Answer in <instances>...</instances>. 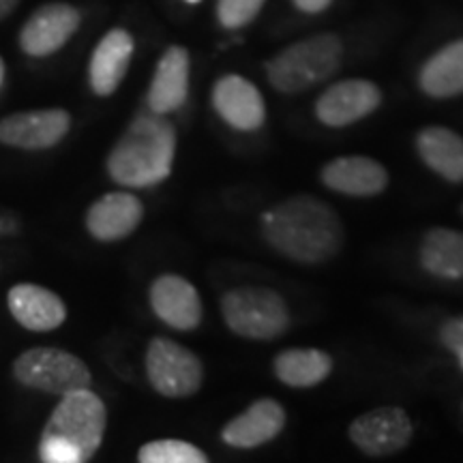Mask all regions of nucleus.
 <instances>
[{"label":"nucleus","instance_id":"nucleus-1","mask_svg":"<svg viewBox=\"0 0 463 463\" xmlns=\"http://www.w3.org/2000/svg\"><path fill=\"white\" fill-rule=\"evenodd\" d=\"M262 236L283 258L307 266L333 260L345 241L337 213L314 195H294L270 208L262 219Z\"/></svg>","mask_w":463,"mask_h":463},{"label":"nucleus","instance_id":"nucleus-2","mask_svg":"<svg viewBox=\"0 0 463 463\" xmlns=\"http://www.w3.org/2000/svg\"><path fill=\"white\" fill-rule=\"evenodd\" d=\"M176 129L164 114L146 112L133 118L108 157V172L125 187H153L172 174Z\"/></svg>","mask_w":463,"mask_h":463},{"label":"nucleus","instance_id":"nucleus-3","mask_svg":"<svg viewBox=\"0 0 463 463\" xmlns=\"http://www.w3.org/2000/svg\"><path fill=\"white\" fill-rule=\"evenodd\" d=\"M106 403L90 389L62 395L39 442L43 463L90 461L106 436Z\"/></svg>","mask_w":463,"mask_h":463},{"label":"nucleus","instance_id":"nucleus-4","mask_svg":"<svg viewBox=\"0 0 463 463\" xmlns=\"http://www.w3.org/2000/svg\"><path fill=\"white\" fill-rule=\"evenodd\" d=\"M344 58V43L337 34L322 33L281 50L266 62V78L283 95H298L324 82L337 71Z\"/></svg>","mask_w":463,"mask_h":463},{"label":"nucleus","instance_id":"nucleus-5","mask_svg":"<svg viewBox=\"0 0 463 463\" xmlns=\"http://www.w3.org/2000/svg\"><path fill=\"white\" fill-rule=\"evenodd\" d=\"M222 316L232 333L256 341L281 337L292 320L281 294L264 286L230 289L222 298Z\"/></svg>","mask_w":463,"mask_h":463},{"label":"nucleus","instance_id":"nucleus-6","mask_svg":"<svg viewBox=\"0 0 463 463\" xmlns=\"http://www.w3.org/2000/svg\"><path fill=\"white\" fill-rule=\"evenodd\" d=\"M14 375L28 389L67 395L90 386V369L82 358L58 347H31L14 363Z\"/></svg>","mask_w":463,"mask_h":463},{"label":"nucleus","instance_id":"nucleus-7","mask_svg":"<svg viewBox=\"0 0 463 463\" xmlns=\"http://www.w3.org/2000/svg\"><path fill=\"white\" fill-rule=\"evenodd\" d=\"M146 375L159 395L184 399L204 382V367L195 352L167 337H155L146 350Z\"/></svg>","mask_w":463,"mask_h":463},{"label":"nucleus","instance_id":"nucleus-8","mask_svg":"<svg viewBox=\"0 0 463 463\" xmlns=\"http://www.w3.org/2000/svg\"><path fill=\"white\" fill-rule=\"evenodd\" d=\"M414 427L399 405H382L358 416L350 425V439L369 457H391L403 450L412 439Z\"/></svg>","mask_w":463,"mask_h":463},{"label":"nucleus","instance_id":"nucleus-9","mask_svg":"<svg viewBox=\"0 0 463 463\" xmlns=\"http://www.w3.org/2000/svg\"><path fill=\"white\" fill-rule=\"evenodd\" d=\"M71 116L65 109H31L0 120V142L22 150H43L56 146L69 133Z\"/></svg>","mask_w":463,"mask_h":463},{"label":"nucleus","instance_id":"nucleus-10","mask_svg":"<svg viewBox=\"0 0 463 463\" xmlns=\"http://www.w3.org/2000/svg\"><path fill=\"white\" fill-rule=\"evenodd\" d=\"M382 103V92L369 80H344L333 84L316 101V116L322 125L341 129L373 114Z\"/></svg>","mask_w":463,"mask_h":463},{"label":"nucleus","instance_id":"nucleus-11","mask_svg":"<svg viewBox=\"0 0 463 463\" xmlns=\"http://www.w3.org/2000/svg\"><path fill=\"white\" fill-rule=\"evenodd\" d=\"M80 26V11L65 3L43 5L28 17L20 33V48L28 56H50L65 45Z\"/></svg>","mask_w":463,"mask_h":463},{"label":"nucleus","instance_id":"nucleus-12","mask_svg":"<svg viewBox=\"0 0 463 463\" xmlns=\"http://www.w3.org/2000/svg\"><path fill=\"white\" fill-rule=\"evenodd\" d=\"M213 108L236 131H256L266 120V103L260 90L242 75L230 73L213 89Z\"/></svg>","mask_w":463,"mask_h":463},{"label":"nucleus","instance_id":"nucleus-13","mask_svg":"<svg viewBox=\"0 0 463 463\" xmlns=\"http://www.w3.org/2000/svg\"><path fill=\"white\" fill-rule=\"evenodd\" d=\"M155 316L174 331H195L202 322V300L194 283L178 275H161L150 286Z\"/></svg>","mask_w":463,"mask_h":463},{"label":"nucleus","instance_id":"nucleus-14","mask_svg":"<svg viewBox=\"0 0 463 463\" xmlns=\"http://www.w3.org/2000/svg\"><path fill=\"white\" fill-rule=\"evenodd\" d=\"M322 183L350 198H373L389 187V172L372 157L350 155L328 161L322 167Z\"/></svg>","mask_w":463,"mask_h":463},{"label":"nucleus","instance_id":"nucleus-15","mask_svg":"<svg viewBox=\"0 0 463 463\" xmlns=\"http://www.w3.org/2000/svg\"><path fill=\"white\" fill-rule=\"evenodd\" d=\"M286 427V410L277 399L253 402L223 427L222 439L232 449H258L275 439Z\"/></svg>","mask_w":463,"mask_h":463},{"label":"nucleus","instance_id":"nucleus-16","mask_svg":"<svg viewBox=\"0 0 463 463\" xmlns=\"http://www.w3.org/2000/svg\"><path fill=\"white\" fill-rule=\"evenodd\" d=\"M144 219V204L140 198L127 191L106 194L86 213V230L97 241L112 242L127 239L137 230Z\"/></svg>","mask_w":463,"mask_h":463},{"label":"nucleus","instance_id":"nucleus-17","mask_svg":"<svg viewBox=\"0 0 463 463\" xmlns=\"http://www.w3.org/2000/svg\"><path fill=\"white\" fill-rule=\"evenodd\" d=\"M189 52L181 45H172L164 52L153 82L148 89V108L155 114H170L184 106L189 95Z\"/></svg>","mask_w":463,"mask_h":463},{"label":"nucleus","instance_id":"nucleus-18","mask_svg":"<svg viewBox=\"0 0 463 463\" xmlns=\"http://www.w3.org/2000/svg\"><path fill=\"white\" fill-rule=\"evenodd\" d=\"M7 303L11 316L34 333L54 331L67 317V307L61 297L37 283H17L9 289Z\"/></svg>","mask_w":463,"mask_h":463},{"label":"nucleus","instance_id":"nucleus-19","mask_svg":"<svg viewBox=\"0 0 463 463\" xmlns=\"http://www.w3.org/2000/svg\"><path fill=\"white\" fill-rule=\"evenodd\" d=\"M133 56V37L114 28L97 43L89 65V82L95 95L109 97L125 80Z\"/></svg>","mask_w":463,"mask_h":463},{"label":"nucleus","instance_id":"nucleus-20","mask_svg":"<svg viewBox=\"0 0 463 463\" xmlns=\"http://www.w3.org/2000/svg\"><path fill=\"white\" fill-rule=\"evenodd\" d=\"M416 153L449 183H463V137L449 127H425L416 136Z\"/></svg>","mask_w":463,"mask_h":463},{"label":"nucleus","instance_id":"nucleus-21","mask_svg":"<svg viewBox=\"0 0 463 463\" xmlns=\"http://www.w3.org/2000/svg\"><path fill=\"white\" fill-rule=\"evenodd\" d=\"M419 86L433 99L463 95V39L444 45L422 65Z\"/></svg>","mask_w":463,"mask_h":463},{"label":"nucleus","instance_id":"nucleus-22","mask_svg":"<svg viewBox=\"0 0 463 463\" xmlns=\"http://www.w3.org/2000/svg\"><path fill=\"white\" fill-rule=\"evenodd\" d=\"M420 266L439 279H463V232L433 228L422 236Z\"/></svg>","mask_w":463,"mask_h":463},{"label":"nucleus","instance_id":"nucleus-23","mask_svg":"<svg viewBox=\"0 0 463 463\" xmlns=\"http://www.w3.org/2000/svg\"><path fill=\"white\" fill-rule=\"evenodd\" d=\"M277 380L292 389H311L322 384L333 372V358L316 347H292L275 356Z\"/></svg>","mask_w":463,"mask_h":463},{"label":"nucleus","instance_id":"nucleus-24","mask_svg":"<svg viewBox=\"0 0 463 463\" xmlns=\"http://www.w3.org/2000/svg\"><path fill=\"white\" fill-rule=\"evenodd\" d=\"M137 459L142 463H206L208 457L191 442L170 438L144 444Z\"/></svg>","mask_w":463,"mask_h":463},{"label":"nucleus","instance_id":"nucleus-25","mask_svg":"<svg viewBox=\"0 0 463 463\" xmlns=\"http://www.w3.org/2000/svg\"><path fill=\"white\" fill-rule=\"evenodd\" d=\"M266 0H219L217 17L223 28L236 31V28L247 26L253 22L260 11H262Z\"/></svg>","mask_w":463,"mask_h":463},{"label":"nucleus","instance_id":"nucleus-26","mask_svg":"<svg viewBox=\"0 0 463 463\" xmlns=\"http://www.w3.org/2000/svg\"><path fill=\"white\" fill-rule=\"evenodd\" d=\"M439 341H442L447 350L459 358V364L463 369V317H453L439 328Z\"/></svg>","mask_w":463,"mask_h":463},{"label":"nucleus","instance_id":"nucleus-27","mask_svg":"<svg viewBox=\"0 0 463 463\" xmlns=\"http://www.w3.org/2000/svg\"><path fill=\"white\" fill-rule=\"evenodd\" d=\"M333 0H294L297 9L303 11V14H322L324 9L331 7Z\"/></svg>","mask_w":463,"mask_h":463},{"label":"nucleus","instance_id":"nucleus-28","mask_svg":"<svg viewBox=\"0 0 463 463\" xmlns=\"http://www.w3.org/2000/svg\"><path fill=\"white\" fill-rule=\"evenodd\" d=\"M17 3H20V0H0V20L7 17L11 11L17 7Z\"/></svg>","mask_w":463,"mask_h":463},{"label":"nucleus","instance_id":"nucleus-29","mask_svg":"<svg viewBox=\"0 0 463 463\" xmlns=\"http://www.w3.org/2000/svg\"><path fill=\"white\" fill-rule=\"evenodd\" d=\"M3 80H5V62L3 58H0V86H3Z\"/></svg>","mask_w":463,"mask_h":463},{"label":"nucleus","instance_id":"nucleus-30","mask_svg":"<svg viewBox=\"0 0 463 463\" xmlns=\"http://www.w3.org/2000/svg\"><path fill=\"white\" fill-rule=\"evenodd\" d=\"M187 3H191V5H195V3H200V0H187Z\"/></svg>","mask_w":463,"mask_h":463}]
</instances>
